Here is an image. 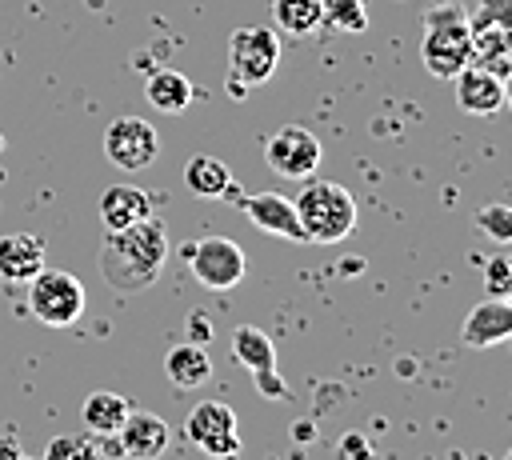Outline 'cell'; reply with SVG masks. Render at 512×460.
I'll return each instance as SVG.
<instances>
[{
  "label": "cell",
  "instance_id": "6da1fadb",
  "mask_svg": "<svg viewBox=\"0 0 512 460\" xmlns=\"http://www.w3.org/2000/svg\"><path fill=\"white\" fill-rule=\"evenodd\" d=\"M168 260V228L164 220L152 212L128 228H112L104 236V252H100V272L112 284V292L120 296H136L144 288H152V280L160 276Z\"/></svg>",
  "mask_w": 512,
  "mask_h": 460
},
{
  "label": "cell",
  "instance_id": "7a4b0ae2",
  "mask_svg": "<svg viewBox=\"0 0 512 460\" xmlns=\"http://www.w3.org/2000/svg\"><path fill=\"white\" fill-rule=\"evenodd\" d=\"M308 244H340L356 232V200L336 180H308L292 200Z\"/></svg>",
  "mask_w": 512,
  "mask_h": 460
},
{
  "label": "cell",
  "instance_id": "3957f363",
  "mask_svg": "<svg viewBox=\"0 0 512 460\" xmlns=\"http://www.w3.org/2000/svg\"><path fill=\"white\" fill-rule=\"evenodd\" d=\"M420 60L440 80H452L464 64H472V28H468V12L464 8L444 0V4L424 12Z\"/></svg>",
  "mask_w": 512,
  "mask_h": 460
},
{
  "label": "cell",
  "instance_id": "277c9868",
  "mask_svg": "<svg viewBox=\"0 0 512 460\" xmlns=\"http://www.w3.org/2000/svg\"><path fill=\"white\" fill-rule=\"evenodd\" d=\"M280 64V36L260 24H244L228 36V88L244 96L252 84H264Z\"/></svg>",
  "mask_w": 512,
  "mask_h": 460
},
{
  "label": "cell",
  "instance_id": "5b68a950",
  "mask_svg": "<svg viewBox=\"0 0 512 460\" xmlns=\"http://www.w3.org/2000/svg\"><path fill=\"white\" fill-rule=\"evenodd\" d=\"M28 308L40 324L48 328H68L80 320L84 312V284L80 276L64 272V268H40L32 280H28Z\"/></svg>",
  "mask_w": 512,
  "mask_h": 460
},
{
  "label": "cell",
  "instance_id": "8992f818",
  "mask_svg": "<svg viewBox=\"0 0 512 460\" xmlns=\"http://www.w3.org/2000/svg\"><path fill=\"white\" fill-rule=\"evenodd\" d=\"M184 264L212 292H228L244 280V248L228 236H200L184 244Z\"/></svg>",
  "mask_w": 512,
  "mask_h": 460
},
{
  "label": "cell",
  "instance_id": "52a82bcc",
  "mask_svg": "<svg viewBox=\"0 0 512 460\" xmlns=\"http://www.w3.org/2000/svg\"><path fill=\"white\" fill-rule=\"evenodd\" d=\"M320 156H324L320 136L300 124H284L264 140V164L284 180H308L320 168Z\"/></svg>",
  "mask_w": 512,
  "mask_h": 460
},
{
  "label": "cell",
  "instance_id": "ba28073f",
  "mask_svg": "<svg viewBox=\"0 0 512 460\" xmlns=\"http://www.w3.org/2000/svg\"><path fill=\"white\" fill-rule=\"evenodd\" d=\"M104 152L124 172L148 168L160 156V132L144 116H116L104 132Z\"/></svg>",
  "mask_w": 512,
  "mask_h": 460
},
{
  "label": "cell",
  "instance_id": "9c48e42d",
  "mask_svg": "<svg viewBox=\"0 0 512 460\" xmlns=\"http://www.w3.org/2000/svg\"><path fill=\"white\" fill-rule=\"evenodd\" d=\"M452 80H456V104L468 116H496L508 104V80L484 72L480 64H464Z\"/></svg>",
  "mask_w": 512,
  "mask_h": 460
},
{
  "label": "cell",
  "instance_id": "30bf717a",
  "mask_svg": "<svg viewBox=\"0 0 512 460\" xmlns=\"http://www.w3.org/2000/svg\"><path fill=\"white\" fill-rule=\"evenodd\" d=\"M240 212L260 228V232H272V236H284V240H304V228L296 220V208L288 196L280 192H256V196H236Z\"/></svg>",
  "mask_w": 512,
  "mask_h": 460
},
{
  "label": "cell",
  "instance_id": "8fae6325",
  "mask_svg": "<svg viewBox=\"0 0 512 460\" xmlns=\"http://www.w3.org/2000/svg\"><path fill=\"white\" fill-rule=\"evenodd\" d=\"M508 336H512V304L504 296L480 300L476 308H468V316L460 324V340L468 348H492Z\"/></svg>",
  "mask_w": 512,
  "mask_h": 460
},
{
  "label": "cell",
  "instance_id": "7c38bea8",
  "mask_svg": "<svg viewBox=\"0 0 512 460\" xmlns=\"http://www.w3.org/2000/svg\"><path fill=\"white\" fill-rule=\"evenodd\" d=\"M116 440H120V452H124V456H132V460H160V456L168 452L172 432H168V424H164L160 416L132 408V412H128V420L120 424Z\"/></svg>",
  "mask_w": 512,
  "mask_h": 460
},
{
  "label": "cell",
  "instance_id": "4fadbf2b",
  "mask_svg": "<svg viewBox=\"0 0 512 460\" xmlns=\"http://www.w3.org/2000/svg\"><path fill=\"white\" fill-rule=\"evenodd\" d=\"M44 268V240L32 232H8L0 236V280L28 284Z\"/></svg>",
  "mask_w": 512,
  "mask_h": 460
},
{
  "label": "cell",
  "instance_id": "5bb4252c",
  "mask_svg": "<svg viewBox=\"0 0 512 460\" xmlns=\"http://www.w3.org/2000/svg\"><path fill=\"white\" fill-rule=\"evenodd\" d=\"M152 212H156L152 196L144 188H136V184H112L100 196V220H104L108 232L112 228H128V224H136V220H144Z\"/></svg>",
  "mask_w": 512,
  "mask_h": 460
},
{
  "label": "cell",
  "instance_id": "9a60e30c",
  "mask_svg": "<svg viewBox=\"0 0 512 460\" xmlns=\"http://www.w3.org/2000/svg\"><path fill=\"white\" fill-rule=\"evenodd\" d=\"M512 24H476L472 28V64H480L484 72L508 80L512 72Z\"/></svg>",
  "mask_w": 512,
  "mask_h": 460
},
{
  "label": "cell",
  "instance_id": "2e32d148",
  "mask_svg": "<svg viewBox=\"0 0 512 460\" xmlns=\"http://www.w3.org/2000/svg\"><path fill=\"white\" fill-rule=\"evenodd\" d=\"M184 184H188V192L208 196V200H220V196L236 200L240 196L236 192V180H232V168L224 160H216V156H204V152L184 164Z\"/></svg>",
  "mask_w": 512,
  "mask_h": 460
},
{
  "label": "cell",
  "instance_id": "e0dca14e",
  "mask_svg": "<svg viewBox=\"0 0 512 460\" xmlns=\"http://www.w3.org/2000/svg\"><path fill=\"white\" fill-rule=\"evenodd\" d=\"M164 372H168L172 388H180V392L208 384V376H212L208 348H204V344H192V340L172 344V348H168V356H164Z\"/></svg>",
  "mask_w": 512,
  "mask_h": 460
},
{
  "label": "cell",
  "instance_id": "ac0fdd59",
  "mask_svg": "<svg viewBox=\"0 0 512 460\" xmlns=\"http://www.w3.org/2000/svg\"><path fill=\"white\" fill-rule=\"evenodd\" d=\"M128 412H132V400L128 396H120V392H92L84 400V408H80V420L96 436H116L120 424L128 420Z\"/></svg>",
  "mask_w": 512,
  "mask_h": 460
},
{
  "label": "cell",
  "instance_id": "d6986e66",
  "mask_svg": "<svg viewBox=\"0 0 512 460\" xmlns=\"http://www.w3.org/2000/svg\"><path fill=\"white\" fill-rule=\"evenodd\" d=\"M144 96H148V104L152 108H160V112H184L188 104H192V80L184 76V72H176V68H160V72H152L148 76V84H144Z\"/></svg>",
  "mask_w": 512,
  "mask_h": 460
},
{
  "label": "cell",
  "instance_id": "ffe728a7",
  "mask_svg": "<svg viewBox=\"0 0 512 460\" xmlns=\"http://www.w3.org/2000/svg\"><path fill=\"white\" fill-rule=\"evenodd\" d=\"M184 432H188V440L200 448L204 440H212V436H220V432H236V412H232L224 400H204V404H196V408L188 412Z\"/></svg>",
  "mask_w": 512,
  "mask_h": 460
},
{
  "label": "cell",
  "instance_id": "44dd1931",
  "mask_svg": "<svg viewBox=\"0 0 512 460\" xmlns=\"http://www.w3.org/2000/svg\"><path fill=\"white\" fill-rule=\"evenodd\" d=\"M232 356L248 368V372H268L276 368V348L268 340V332H260L256 324H240L232 332Z\"/></svg>",
  "mask_w": 512,
  "mask_h": 460
},
{
  "label": "cell",
  "instance_id": "7402d4cb",
  "mask_svg": "<svg viewBox=\"0 0 512 460\" xmlns=\"http://www.w3.org/2000/svg\"><path fill=\"white\" fill-rule=\"evenodd\" d=\"M272 20L288 36H312L324 24L320 0H272Z\"/></svg>",
  "mask_w": 512,
  "mask_h": 460
},
{
  "label": "cell",
  "instance_id": "603a6c76",
  "mask_svg": "<svg viewBox=\"0 0 512 460\" xmlns=\"http://www.w3.org/2000/svg\"><path fill=\"white\" fill-rule=\"evenodd\" d=\"M324 24H332L336 32H364L368 28V8L364 0H320Z\"/></svg>",
  "mask_w": 512,
  "mask_h": 460
},
{
  "label": "cell",
  "instance_id": "cb8c5ba5",
  "mask_svg": "<svg viewBox=\"0 0 512 460\" xmlns=\"http://www.w3.org/2000/svg\"><path fill=\"white\" fill-rule=\"evenodd\" d=\"M44 460H108V456L88 436H56V440H48Z\"/></svg>",
  "mask_w": 512,
  "mask_h": 460
},
{
  "label": "cell",
  "instance_id": "d4e9b609",
  "mask_svg": "<svg viewBox=\"0 0 512 460\" xmlns=\"http://www.w3.org/2000/svg\"><path fill=\"white\" fill-rule=\"evenodd\" d=\"M476 228L484 236H492L496 244H508L512 240V208L508 204H488L476 212Z\"/></svg>",
  "mask_w": 512,
  "mask_h": 460
},
{
  "label": "cell",
  "instance_id": "484cf974",
  "mask_svg": "<svg viewBox=\"0 0 512 460\" xmlns=\"http://www.w3.org/2000/svg\"><path fill=\"white\" fill-rule=\"evenodd\" d=\"M484 284H488L492 296H504L508 300V292H512V260L504 252H492L484 260Z\"/></svg>",
  "mask_w": 512,
  "mask_h": 460
},
{
  "label": "cell",
  "instance_id": "4316f807",
  "mask_svg": "<svg viewBox=\"0 0 512 460\" xmlns=\"http://www.w3.org/2000/svg\"><path fill=\"white\" fill-rule=\"evenodd\" d=\"M200 452L212 456V460H236V456H240V436H236V432H220V436L204 440Z\"/></svg>",
  "mask_w": 512,
  "mask_h": 460
},
{
  "label": "cell",
  "instance_id": "83f0119b",
  "mask_svg": "<svg viewBox=\"0 0 512 460\" xmlns=\"http://www.w3.org/2000/svg\"><path fill=\"white\" fill-rule=\"evenodd\" d=\"M252 380H256V392H260L264 400H284V396H288V384L276 376V368H268V372H252Z\"/></svg>",
  "mask_w": 512,
  "mask_h": 460
},
{
  "label": "cell",
  "instance_id": "f1b7e54d",
  "mask_svg": "<svg viewBox=\"0 0 512 460\" xmlns=\"http://www.w3.org/2000/svg\"><path fill=\"white\" fill-rule=\"evenodd\" d=\"M184 328H188V336H192V344H208V340H212V324H208V316H204L200 308H192V312H188V320H184Z\"/></svg>",
  "mask_w": 512,
  "mask_h": 460
},
{
  "label": "cell",
  "instance_id": "f546056e",
  "mask_svg": "<svg viewBox=\"0 0 512 460\" xmlns=\"http://www.w3.org/2000/svg\"><path fill=\"white\" fill-rule=\"evenodd\" d=\"M340 444H344V448H340V460H352V456L368 460V452H364V440H360V436H344Z\"/></svg>",
  "mask_w": 512,
  "mask_h": 460
},
{
  "label": "cell",
  "instance_id": "4dcf8cb0",
  "mask_svg": "<svg viewBox=\"0 0 512 460\" xmlns=\"http://www.w3.org/2000/svg\"><path fill=\"white\" fill-rule=\"evenodd\" d=\"M16 460H28V456H16Z\"/></svg>",
  "mask_w": 512,
  "mask_h": 460
}]
</instances>
